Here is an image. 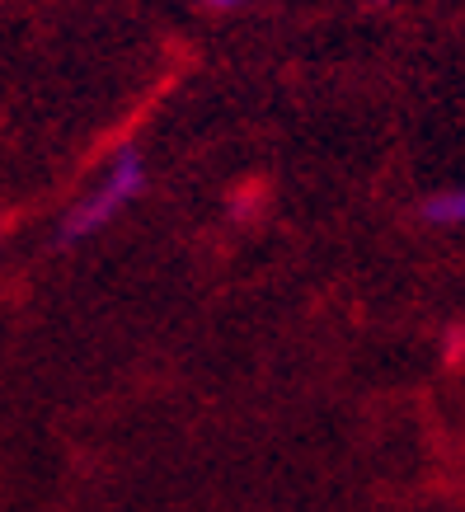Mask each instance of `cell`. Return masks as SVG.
Instances as JSON below:
<instances>
[{
    "label": "cell",
    "instance_id": "obj_2",
    "mask_svg": "<svg viewBox=\"0 0 465 512\" xmlns=\"http://www.w3.org/2000/svg\"><path fill=\"white\" fill-rule=\"evenodd\" d=\"M423 217L437 221V226H465V188H447V193L428 198Z\"/></svg>",
    "mask_w": 465,
    "mask_h": 512
},
{
    "label": "cell",
    "instance_id": "obj_1",
    "mask_svg": "<svg viewBox=\"0 0 465 512\" xmlns=\"http://www.w3.org/2000/svg\"><path fill=\"white\" fill-rule=\"evenodd\" d=\"M141 184H146V160H141V151H118L113 165L104 170V179H99V188H94L90 198H80L76 207H71V217H66V240H80V235L104 231L127 202L141 193Z\"/></svg>",
    "mask_w": 465,
    "mask_h": 512
},
{
    "label": "cell",
    "instance_id": "obj_3",
    "mask_svg": "<svg viewBox=\"0 0 465 512\" xmlns=\"http://www.w3.org/2000/svg\"><path fill=\"white\" fill-rule=\"evenodd\" d=\"M207 5H235V0H207Z\"/></svg>",
    "mask_w": 465,
    "mask_h": 512
}]
</instances>
